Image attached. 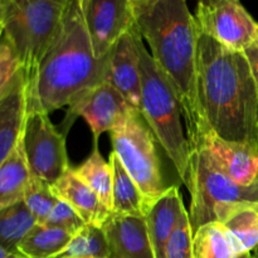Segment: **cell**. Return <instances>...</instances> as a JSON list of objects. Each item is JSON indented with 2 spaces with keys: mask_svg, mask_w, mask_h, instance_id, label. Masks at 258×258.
Listing matches in <instances>:
<instances>
[{
  "mask_svg": "<svg viewBox=\"0 0 258 258\" xmlns=\"http://www.w3.org/2000/svg\"><path fill=\"white\" fill-rule=\"evenodd\" d=\"M134 27L150 47V54L180 105L190 150L202 146L211 131L201 96L198 28L184 0H131Z\"/></svg>",
  "mask_w": 258,
  "mask_h": 258,
  "instance_id": "cell-1",
  "label": "cell"
},
{
  "mask_svg": "<svg viewBox=\"0 0 258 258\" xmlns=\"http://www.w3.org/2000/svg\"><path fill=\"white\" fill-rule=\"evenodd\" d=\"M198 33L199 96L209 127L228 141L258 145V93L246 55Z\"/></svg>",
  "mask_w": 258,
  "mask_h": 258,
  "instance_id": "cell-2",
  "label": "cell"
},
{
  "mask_svg": "<svg viewBox=\"0 0 258 258\" xmlns=\"http://www.w3.org/2000/svg\"><path fill=\"white\" fill-rule=\"evenodd\" d=\"M108 57H95L80 0H70L54 43L27 82V112L49 115L105 83Z\"/></svg>",
  "mask_w": 258,
  "mask_h": 258,
  "instance_id": "cell-3",
  "label": "cell"
},
{
  "mask_svg": "<svg viewBox=\"0 0 258 258\" xmlns=\"http://www.w3.org/2000/svg\"><path fill=\"white\" fill-rule=\"evenodd\" d=\"M136 49L141 73V101L139 112L161 145L181 183L185 185L188 178L189 146L188 136L183 130L181 110L173 88L146 49L143 38L134 27Z\"/></svg>",
  "mask_w": 258,
  "mask_h": 258,
  "instance_id": "cell-4",
  "label": "cell"
},
{
  "mask_svg": "<svg viewBox=\"0 0 258 258\" xmlns=\"http://www.w3.org/2000/svg\"><path fill=\"white\" fill-rule=\"evenodd\" d=\"M70 0H5L3 34L14 47L25 81L37 73L54 43Z\"/></svg>",
  "mask_w": 258,
  "mask_h": 258,
  "instance_id": "cell-5",
  "label": "cell"
},
{
  "mask_svg": "<svg viewBox=\"0 0 258 258\" xmlns=\"http://www.w3.org/2000/svg\"><path fill=\"white\" fill-rule=\"evenodd\" d=\"M185 186L190 194L188 216L193 234L204 224L222 223L239 204H258V180L251 185L233 181L203 146L190 150Z\"/></svg>",
  "mask_w": 258,
  "mask_h": 258,
  "instance_id": "cell-6",
  "label": "cell"
},
{
  "mask_svg": "<svg viewBox=\"0 0 258 258\" xmlns=\"http://www.w3.org/2000/svg\"><path fill=\"white\" fill-rule=\"evenodd\" d=\"M113 153L140 188L148 211L169 186L164 183L155 138L138 110L127 115L111 130Z\"/></svg>",
  "mask_w": 258,
  "mask_h": 258,
  "instance_id": "cell-7",
  "label": "cell"
},
{
  "mask_svg": "<svg viewBox=\"0 0 258 258\" xmlns=\"http://www.w3.org/2000/svg\"><path fill=\"white\" fill-rule=\"evenodd\" d=\"M23 148L33 178L53 185L71 169L66 135L44 112H27Z\"/></svg>",
  "mask_w": 258,
  "mask_h": 258,
  "instance_id": "cell-8",
  "label": "cell"
},
{
  "mask_svg": "<svg viewBox=\"0 0 258 258\" xmlns=\"http://www.w3.org/2000/svg\"><path fill=\"white\" fill-rule=\"evenodd\" d=\"M194 19L199 32L228 49L243 52L256 42L258 23L237 0L199 2Z\"/></svg>",
  "mask_w": 258,
  "mask_h": 258,
  "instance_id": "cell-9",
  "label": "cell"
},
{
  "mask_svg": "<svg viewBox=\"0 0 258 258\" xmlns=\"http://www.w3.org/2000/svg\"><path fill=\"white\" fill-rule=\"evenodd\" d=\"M86 29L97 59L110 55L122 35L134 28L131 0H80Z\"/></svg>",
  "mask_w": 258,
  "mask_h": 258,
  "instance_id": "cell-10",
  "label": "cell"
},
{
  "mask_svg": "<svg viewBox=\"0 0 258 258\" xmlns=\"http://www.w3.org/2000/svg\"><path fill=\"white\" fill-rule=\"evenodd\" d=\"M131 110L133 107L128 106L125 98L110 83L105 82L81 95L68 106L62 131L67 136L72 123L81 116L91 127L93 143L98 144L100 136L106 131L111 133Z\"/></svg>",
  "mask_w": 258,
  "mask_h": 258,
  "instance_id": "cell-11",
  "label": "cell"
},
{
  "mask_svg": "<svg viewBox=\"0 0 258 258\" xmlns=\"http://www.w3.org/2000/svg\"><path fill=\"white\" fill-rule=\"evenodd\" d=\"M202 146L217 166L236 183L251 185L258 178V145L222 139L213 131L203 138Z\"/></svg>",
  "mask_w": 258,
  "mask_h": 258,
  "instance_id": "cell-12",
  "label": "cell"
},
{
  "mask_svg": "<svg viewBox=\"0 0 258 258\" xmlns=\"http://www.w3.org/2000/svg\"><path fill=\"white\" fill-rule=\"evenodd\" d=\"M128 106L139 111L141 101V73L134 28L120 38L108 57L107 78Z\"/></svg>",
  "mask_w": 258,
  "mask_h": 258,
  "instance_id": "cell-13",
  "label": "cell"
},
{
  "mask_svg": "<svg viewBox=\"0 0 258 258\" xmlns=\"http://www.w3.org/2000/svg\"><path fill=\"white\" fill-rule=\"evenodd\" d=\"M101 228L111 258H155L145 217L111 213Z\"/></svg>",
  "mask_w": 258,
  "mask_h": 258,
  "instance_id": "cell-14",
  "label": "cell"
},
{
  "mask_svg": "<svg viewBox=\"0 0 258 258\" xmlns=\"http://www.w3.org/2000/svg\"><path fill=\"white\" fill-rule=\"evenodd\" d=\"M27 118V81L19 73L9 92L0 100V166L19 145Z\"/></svg>",
  "mask_w": 258,
  "mask_h": 258,
  "instance_id": "cell-15",
  "label": "cell"
},
{
  "mask_svg": "<svg viewBox=\"0 0 258 258\" xmlns=\"http://www.w3.org/2000/svg\"><path fill=\"white\" fill-rule=\"evenodd\" d=\"M184 209L183 197L176 185L169 186L165 194L149 208L145 219L155 258H166L169 241Z\"/></svg>",
  "mask_w": 258,
  "mask_h": 258,
  "instance_id": "cell-16",
  "label": "cell"
},
{
  "mask_svg": "<svg viewBox=\"0 0 258 258\" xmlns=\"http://www.w3.org/2000/svg\"><path fill=\"white\" fill-rule=\"evenodd\" d=\"M59 201L70 204L86 224L102 227L112 212L100 201L95 191L86 185L71 168L57 183L50 185Z\"/></svg>",
  "mask_w": 258,
  "mask_h": 258,
  "instance_id": "cell-17",
  "label": "cell"
},
{
  "mask_svg": "<svg viewBox=\"0 0 258 258\" xmlns=\"http://www.w3.org/2000/svg\"><path fill=\"white\" fill-rule=\"evenodd\" d=\"M33 176L28 166L23 141L0 166V211L23 202Z\"/></svg>",
  "mask_w": 258,
  "mask_h": 258,
  "instance_id": "cell-18",
  "label": "cell"
},
{
  "mask_svg": "<svg viewBox=\"0 0 258 258\" xmlns=\"http://www.w3.org/2000/svg\"><path fill=\"white\" fill-rule=\"evenodd\" d=\"M108 161L112 166L113 174L112 213L145 217L148 213V204L138 184L126 171L113 151L110 154Z\"/></svg>",
  "mask_w": 258,
  "mask_h": 258,
  "instance_id": "cell-19",
  "label": "cell"
},
{
  "mask_svg": "<svg viewBox=\"0 0 258 258\" xmlns=\"http://www.w3.org/2000/svg\"><path fill=\"white\" fill-rule=\"evenodd\" d=\"M194 258H253L239 249L233 237L218 222L202 226L193 234Z\"/></svg>",
  "mask_w": 258,
  "mask_h": 258,
  "instance_id": "cell-20",
  "label": "cell"
},
{
  "mask_svg": "<svg viewBox=\"0 0 258 258\" xmlns=\"http://www.w3.org/2000/svg\"><path fill=\"white\" fill-rule=\"evenodd\" d=\"M73 170L76 175L86 185L90 186L100 201L112 212V166L110 161H106L101 155L97 143H93L92 153L85 163Z\"/></svg>",
  "mask_w": 258,
  "mask_h": 258,
  "instance_id": "cell-21",
  "label": "cell"
},
{
  "mask_svg": "<svg viewBox=\"0 0 258 258\" xmlns=\"http://www.w3.org/2000/svg\"><path fill=\"white\" fill-rule=\"evenodd\" d=\"M37 221L32 216L24 202L7 207L0 211V246L14 254H20L19 246L29 234Z\"/></svg>",
  "mask_w": 258,
  "mask_h": 258,
  "instance_id": "cell-22",
  "label": "cell"
},
{
  "mask_svg": "<svg viewBox=\"0 0 258 258\" xmlns=\"http://www.w3.org/2000/svg\"><path fill=\"white\" fill-rule=\"evenodd\" d=\"M72 237L59 228L37 224L20 243L19 252L25 258H53L67 247Z\"/></svg>",
  "mask_w": 258,
  "mask_h": 258,
  "instance_id": "cell-23",
  "label": "cell"
},
{
  "mask_svg": "<svg viewBox=\"0 0 258 258\" xmlns=\"http://www.w3.org/2000/svg\"><path fill=\"white\" fill-rule=\"evenodd\" d=\"M221 224L242 252L252 253L258 247V204H239Z\"/></svg>",
  "mask_w": 258,
  "mask_h": 258,
  "instance_id": "cell-24",
  "label": "cell"
},
{
  "mask_svg": "<svg viewBox=\"0 0 258 258\" xmlns=\"http://www.w3.org/2000/svg\"><path fill=\"white\" fill-rule=\"evenodd\" d=\"M53 258H111V254L102 228L86 224Z\"/></svg>",
  "mask_w": 258,
  "mask_h": 258,
  "instance_id": "cell-25",
  "label": "cell"
},
{
  "mask_svg": "<svg viewBox=\"0 0 258 258\" xmlns=\"http://www.w3.org/2000/svg\"><path fill=\"white\" fill-rule=\"evenodd\" d=\"M23 202L37 221V224H43L52 213L58 199L53 194L49 184L33 178Z\"/></svg>",
  "mask_w": 258,
  "mask_h": 258,
  "instance_id": "cell-26",
  "label": "cell"
},
{
  "mask_svg": "<svg viewBox=\"0 0 258 258\" xmlns=\"http://www.w3.org/2000/svg\"><path fill=\"white\" fill-rule=\"evenodd\" d=\"M23 71L19 57L4 34L0 37V100L9 92Z\"/></svg>",
  "mask_w": 258,
  "mask_h": 258,
  "instance_id": "cell-27",
  "label": "cell"
},
{
  "mask_svg": "<svg viewBox=\"0 0 258 258\" xmlns=\"http://www.w3.org/2000/svg\"><path fill=\"white\" fill-rule=\"evenodd\" d=\"M166 258H194L193 231L186 209L181 213L175 231L169 241Z\"/></svg>",
  "mask_w": 258,
  "mask_h": 258,
  "instance_id": "cell-28",
  "label": "cell"
},
{
  "mask_svg": "<svg viewBox=\"0 0 258 258\" xmlns=\"http://www.w3.org/2000/svg\"><path fill=\"white\" fill-rule=\"evenodd\" d=\"M43 224L48 227L59 228L62 229V231L68 232V233L72 234V236L77 234L78 232L86 226V223L83 222V219L78 216L77 212H76L70 204H67L63 201H59V199H58L57 204H55V207L53 208L52 213L49 214L47 221Z\"/></svg>",
  "mask_w": 258,
  "mask_h": 258,
  "instance_id": "cell-29",
  "label": "cell"
},
{
  "mask_svg": "<svg viewBox=\"0 0 258 258\" xmlns=\"http://www.w3.org/2000/svg\"><path fill=\"white\" fill-rule=\"evenodd\" d=\"M243 54L246 55L247 62H248L249 68H251L252 77H253L254 83H256L257 93H258V44L253 43L248 48L243 50Z\"/></svg>",
  "mask_w": 258,
  "mask_h": 258,
  "instance_id": "cell-30",
  "label": "cell"
},
{
  "mask_svg": "<svg viewBox=\"0 0 258 258\" xmlns=\"http://www.w3.org/2000/svg\"><path fill=\"white\" fill-rule=\"evenodd\" d=\"M0 258H25L24 256H20V254H14L12 252L7 251L5 248H3L0 246Z\"/></svg>",
  "mask_w": 258,
  "mask_h": 258,
  "instance_id": "cell-31",
  "label": "cell"
},
{
  "mask_svg": "<svg viewBox=\"0 0 258 258\" xmlns=\"http://www.w3.org/2000/svg\"><path fill=\"white\" fill-rule=\"evenodd\" d=\"M4 7H5V0H0V25H3V18H4Z\"/></svg>",
  "mask_w": 258,
  "mask_h": 258,
  "instance_id": "cell-32",
  "label": "cell"
},
{
  "mask_svg": "<svg viewBox=\"0 0 258 258\" xmlns=\"http://www.w3.org/2000/svg\"><path fill=\"white\" fill-rule=\"evenodd\" d=\"M252 254H253V258H258V247L252 252Z\"/></svg>",
  "mask_w": 258,
  "mask_h": 258,
  "instance_id": "cell-33",
  "label": "cell"
},
{
  "mask_svg": "<svg viewBox=\"0 0 258 258\" xmlns=\"http://www.w3.org/2000/svg\"><path fill=\"white\" fill-rule=\"evenodd\" d=\"M254 43L258 44V29H257V34H256V42H254Z\"/></svg>",
  "mask_w": 258,
  "mask_h": 258,
  "instance_id": "cell-34",
  "label": "cell"
},
{
  "mask_svg": "<svg viewBox=\"0 0 258 258\" xmlns=\"http://www.w3.org/2000/svg\"><path fill=\"white\" fill-rule=\"evenodd\" d=\"M257 180H258V178H257Z\"/></svg>",
  "mask_w": 258,
  "mask_h": 258,
  "instance_id": "cell-35",
  "label": "cell"
}]
</instances>
